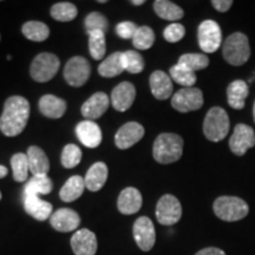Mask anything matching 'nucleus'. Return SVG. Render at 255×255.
<instances>
[{"mask_svg": "<svg viewBox=\"0 0 255 255\" xmlns=\"http://www.w3.org/2000/svg\"><path fill=\"white\" fill-rule=\"evenodd\" d=\"M228 114L220 107L212 108L206 115L203 122V133L209 141L220 142L227 136L229 131Z\"/></svg>", "mask_w": 255, "mask_h": 255, "instance_id": "obj_5", "label": "nucleus"}, {"mask_svg": "<svg viewBox=\"0 0 255 255\" xmlns=\"http://www.w3.org/2000/svg\"><path fill=\"white\" fill-rule=\"evenodd\" d=\"M136 98V89L130 82H122L111 92V104L114 109L124 113L131 107Z\"/></svg>", "mask_w": 255, "mask_h": 255, "instance_id": "obj_16", "label": "nucleus"}, {"mask_svg": "<svg viewBox=\"0 0 255 255\" xmlns=\"http://www.w3.org/2000/svg\"><path fill=\"white\" fill-rule=\"evenodd\" d=\"M24 208L28 215L38 221H45L52 215V205L39 196H24Z\"/></svg>", "mask_w": 255, "mask_h": 255, "instance_id": "obj_22", "label": "nucleus"}, {"mask_svg": "<svg viewBox=\"0 0 255 255\" xmlns=\"http://www.w3.org/2000/svg\"><path fill=\"white\" fill-rule=\"evenodd\" d=\"M182 206L177 197L165 194L158 200L156 206V219L163 226H173L181 220Z\"/></svg>", "mask_w": 255, "mask_h": 255, "instance_id": "obj_8", "label": "nucleus"}, {"mask_svg": "<svg viewBox=\"0 0 255 255\" xmlns=\"http://www.w3.org/2000/svg\"><path fill=\"white\" fill-rule=\"evenodd\" d=\"M222 55L231 65H244L251 57V46L247 36L241 32L231 34L223 43Z\"/></svg>", "mask_w": 255, "mask_h": 255, "instance_id": "obj_3", "label": "nucleus"}, {"mask_svg": "<svg viewBox=\"0 0 255 255\" xmlns=\"http://www.w3.org/2000/svg\"><path fill=\"white\" fill-rule=\"evenodd\" d=\"M124 71H126V63H124L123 52L113 53L98 66V73L105 78L116 77Z\"/></svg>", "mask_w": 255, "mask_h": 255, "instance_id": "obj_26", "label": "nucleus"}, {"mask_svg": "<svg viewBox=\"0 0 255 255\" xmlns=\"http://www.w3.org/2000/svg\"><path fill=\"white\" fill-rule=\"evenodd\" d=\"M215 215L226 222H235L245 219L250 213V207L237 196H220L213 205Z\"/></svg>", "mask_w": 255, "mask_h": 255, "instance_id": "obj_4", "label": "nucleus"}, {"mask_svg": "<svg viewBox=\"0 0 255 255\" xmlns=\"http://www.w3.org/2000/svg\"><path fill=\"white\" fill-rule=\"evenodd\" d=\"M98 2H101V4H104V2H107L105 0H98Z\"/></svg>", "mask_w": 255, "mask_h": 255, "instance_id": "obj_47", "label": "nucleus"}, {"mask_svg": "<svg viewBox=\"0 0 255 255\" xmlns=\"http://www.w3.org/2000/svg\"><path fill=\"white\" fill-rule=\"evenodd\" d=\"M253 116H254V122H255V102H254V105H253Z\"/></svg>", "mask_w": 255, "mask_h": 255, "instance_id": "obj_46", "label": "nucleus"}, {"mask_svg": "<svg viewBox=\"0 0 255 255\" xmlns=\"http://www.w3.org/2000/svg\"><path fill=\"white\" fill-rule=\"evenodd\" d=\"M52 188L53 183L49 176H33L24 188V196L47 195Z\"/></svg>", "mask_w": 255, "mask_h": 255, "instance_id": "obj_29", "label": "nucleus"}, {"mask_svg": "<svg viewBox=\"0 0 255 255\" xmlns=\"http://www.w3.org/2000/svg\"><path fill=\"white\" fill-rule=\"evenodd\" d=\"M144 136V128L137 122H128L115 135V143L120 149H129L139 142Z\"/></svg>", "mask_w": 255, "mask_h": 255, "instance_id": "obj_13", "label": "nucleus"}, {"mask_svg": "<svg viewBox=\"0 0 255 255\" xmlns=\"http://www.w3.org/2000/svg\"><path fill=\"white\" fill-rule=\"evenodd\" d=\"M137 28L138 26L132 21H122L116 26V33L117 36L123 38V39H130L135 36Z\"/></svg>", "mask_w": 255, "mask_h": 255, "instance_id": "obj_41", "label": "nucleus"}, {"mask_svg": "<svg viewBox=\"0 0 255 255\" xmlns=\"http://www.w3.org/2000/svg\"><path fill=\"white\" fill-rule=\"evenodd\" d=\"M133 239L137 246L143 252H149L154 247L156 241V232L154 223L146 216H141L133 223L132 228Z\"/></svg>", "mask_w": 255, "mask_h": 255, "instance_id": "obj_12", "label": "nucleus"}, {"mask_svg": "<svg viewBox=\"0 0 255 255\" xmlns=\"http://www.w3.org/2000/svg\"><path fill=\"white\" fill-rule=\"evenodd\" d=\"M154 9L159 18L169 21L180 20L184 15L183 9L169 0H156L154 2Z\"/></svg>", "mask_w": 255, "mask_h": 255, "instance_id": "obj_28", "label": "nucleus"}, {"mask_svg": "<svg viewBox=\"0 0 255 255\" xmlns=\"http://www.w3.org/2000/svg\"><path fill=\"white\" fill-rule=\"evenodd\" d=\"M0 39H1V37H0Z\"/></svg>", "mask_w": 255, "mask_h": 255, "instance_id": "obj_49", "label": "nucleus"}, {"mask_svg": "<svg viewBox=\"0 0 255 255\" xmlns=\"http://www.w3.org/2000/svg\"><path fill=\"white\" fill-rule=\"evenodd\" d=\"M8 174L7 168L4 167V165H0V178H4L6 177V175Z\"/></svg>", "mask_w": 255, "mask_h": 255, "instance_id": "obj_44", "label": "nucleus"}, {"mask_svg": "<svg viewBox=\"0 0 255 255\" xmlns=\"http://www.w3.org/2000/svg\"><path fill=\"white\" fill-rule=\"evenodd\" d=\"M255 145V132L253 128L246 124H238L231 138H229V148L233 154L244 156L248 149Z\"/></svg>", "mask_w": 255, "mask_h": 255, "instance_id": "obj_11", "label": "nucleus"}, {"mask_svg": "<svg viewBox=\"0 0 255 255\" xmlns=\"http://www.w3.org/2000/svg\"><path fill=\"white\" fill-rule=\"evenodd\" d=\"M212 5L214 6V8L219 12H227L229 8L232 7L233 1L232 0H213Z\"/></svg>", "mask_w": 255, "mask_h": 255, "instance_id": "obj_42", "label": "nucleus"}, {"mask_svg": "<svg viewBox=\"0 0 255 255\" xmlns=\"http://www.w3.org/2000/svg\"><path fill=\"white\" fill-rule=\"evenodd\" d=\"M186 34V28H184L183 25L181 24H170L169 26L165 27L163 32L164 39L168 41V43H177L180 41Z\"/></svg>", "mask_w": 255, "mask_h": 255, "instance_id": "obj_40", "label": "nucleus"}, {"mask_svg": "<svg viewBox=\"0 0 255 255\" xmlns=\"http://www.w3.org/2000/svg\"><path fill=\"white\" fill-rule=\"evenodd\" d=\"M108 167L103 162H96L89 168L84 177L85 187L90 191H98L104 187L108 180Z\"/></svg>", "mask_w": 255, "mask_h": 255, "instance_id": "obj_23", "label": "nucleus"}, {"mask_svg": "<svg viewBox=\"0 0 255 255\" xmlns=\"http://www.w3.org/2000/svg\"><path fill=\"white\" fill-rule=\"evenodd\" d=\"M183 152V138L170 132L161 133L156 137L152 155L156 162L161 164L174 163L178 161Z\"/></svg>", "mask_w": 255, "mask_h": 255, "instance_id": "obj_2", "label": "nucleus"}, {"mask_svg": "<svg viewBox=\"0 0 255 255\" xmlns=\"http://www.w3.org/2000/svg\"><path fill=\"white\" fill-rule=\"evenodd\" d=\"M50 223L56 231L69 233L76 231L81 225V216L77 212L70 208H60L52 213Z\"/></svg>", "mask_w": 255, "mask_h": 255, "instance_id": "obj_14", "label": "nucleus"}, {"mask_svg": "<svg viewBox=\"0 0 255 255\" xmlns=\"http://www.w3.org/2000/svg\"><path fill=\"white\" fill-rule=\"evenodd\" d=\"M97 247V238L89 229H79L72 235L71 248L75 255H95Z\"/></svg>", "mask_w": 255, "mask_h": 255, "instance_id": "obj_15", "label": "nucleus"}, {"mask_svg": "<svg viewBox=\"0 0 255 255\" xmlns=\"http://www.w3.org/2000/svg\"><path fill=\"white\" fill-rule=\"evenodd\" d=\"M85 188L84 178L79 175L71 176L66 181L62 189H60L59 196L64 202H72L82 196Z\"/></svg>", "mask_w": 255, "mask_h": 255, "instance_id": "obj_27", "label": "nucleus"}, {"mask_svg": "<svg viewBox=\"0 0 255 255\" xmlns=\"http://www.w3.org/2000/svg\"><path fill=\"white\" fill-rule=\"evenodd\" d=\"M110 104L109 96L105 92H96L82 105V115L89 121L100 119L108 110Z\"/></svg>", "mask_w": 255, "mask_h": 255, "instance_id": "obj_18", "label": "nucleus"}, {"mask_svg": "<svg viewBox=\"0 0 255 255\" xmlns=\"http://www.w3.org/2000/svg\"><path fill=\"white\" fill-rule=\"evenodd\" d=\"M149 83H150L151 94L156 100L165 101L173 94V82L164 71L156 70L152 72L150 78H149Z\"/></svg>", "mask_w": 255, "mask_h": 255, "instance_id": "obj_20", "label": "nucleus"}, {"mask_svg": "<svg viewBox=\"0 0 255 255\" xmlns=\"http://www.w3.org/2000/svg\"><path fill=\"white\" fill-rule=\"evenodd\" d=\"M178 64L195 72L206 69L209 65V58L203 53H186L178 59Z\"/></svg>", "mask_w": 255, "mask_h": 255, "instance_id": "obj_35", "label": "nucleus"}, {"mask_svg": "<svg viewBox=\"0 0 255 255\" xmlns=\"http://www.w3.org/2000/svg\"><path fill=\"white\" fill-rule=\"evenodd\" d=\"M11 167L13 170V180L17 182H25L30 171L27 155L23 152L14 154L11 158Z\"/></svg>", "mask_w": 255, "mask_h": 255, "instance_id": "obj_33", "label": "nucleus"}, {"mask_svg": "<svg viewBox=\"0 0 255 255\" xmlns=\"http://www.w3.org/2000/svg\"><path fill=\"white\" fill-rule=\"evenodd\" d=\"M28 117L30 103L21 96H11L5 101L4 110L0 116V131L7 137L18 136L24 131Z\"/></svg>", "mask_w": 255, "mask_h": 255, "instance_id": "obj_1", "label": "nucleus"}, {"mask_svg": "<svg viewBox=\"0 0 255 255\" xmlns=\"http://www.w3.org/2000/svg\"><path fill=\"white\" fill-rule=\"evenodd\" d=\"M76 135L83 145L87 148H97L102 143V130L97 123L92 121H83L76 127Z\"/></svg>", "mask_w": 255, "mask_h": 255, "instance_id": "obj_17", "label": "nucleus"}, {"mask_svg": "<svg viewBox=\"0 0 255 255\" xmlns=\"http://www.w3.org/2000/svg\"><path fill=\"white\" fill-rule=\"evenodd\" d=\"M60 60L53 53H39L31 64L30 75L33 81L38 83H46L52 79L58 72Z\"/></svg>", "mask_w": 255, "mask_h": 255, "instance_id": "obj_6", "label": "nucleus"}, {"mask_svg": "<svg viewBox=\"0 0 255 255\" xmlns=\"http://www.w3.org/2000/svg\"><path fill=\"white\" fill-rule=\"evenodd\" d=\"M170 73V78L177 84L182 85L183 88H193L196 83V73L190 71L186 66L181 65V64H176V65L171 66L169 70Z\"/></svg>", "mask_w": 255, "mask_h": 255, "instance_id": "obj_31", "label": "nucleus"}, {"mask_svg": "<svg viewBox=\"0 0 255 255\" xmlns=\"http://www.w3.org/2000/svg\"><path fill=\"white\" fill-rule=\"evenodd\" d=\"M195 255H226V253L222 250H220V248L208 247V248H205V250H201L200 252H197Z\"/></svg>", "mask_w": 255, "mask_h": 255, "instance_id": "obj_43", "label": "nucleus"}, {"mask_svg": "<svg viewBox=\"0 0 255 255\" xmlns=\"http://www.w3.org/2000/svg\"><path fill=\"white\" fill-rule=\"evenodd\" d=\"M0 200H1V191H0Z\"/></svg>", "mask_w": 255, "mask_h": 255, "instance_id": "obj_48", "label": "nucleus"}, {"mask_svg": "<svg viewBox=\"0 0 255 255\" xmlns=\"http://www.w3.org/2000/svg\"><path fill=\"white\" fill-rule=\"evenodd\" d=\"M130 2H131L132 5L138 6V5H143L145 1H144V0H131V1H130Z\"/></svg>", "mask_w": 255, "mask_h": 255, "instance_id": "obj_45", "label": "nucleus"}, {"mask_svg": "<svg viewBox=\"0 0 255 255\" xmlns=\"http://www.w3.org/2000/svg\"><path fill=\"white\" fill-rule=\"evenodd\" d=\"M39 110L49 119H60L66 111V103L62 98L53 95H45L39 100Z\"/></svg>", "mask_w": 255, "mask_h": 255, "instance_id": "obj_24", "label": "nucleus"}, {"mask_svg": "<svg viewBox=\"0 0 255 255\" xmlns=\"http://www.w3.org/2000/svg\"><path fill=\"white\" fill-rule=\"evenodd\" d=\"M143 199L138 189L128 187L122 190L117 200V208L124 215H132L142 208Z\"/></svg>", "mask_w": 255, "mask_h": 255, "instance_id": "obj_19", "label": "nucleus"}, {"mask_svg": "<svg viewBox=\"0 0 255 255\" xmlns=\"http://www.w3.org/2000/svg\"><path fill=\"white\" fill-rule=\"evenodd\" d=\"M84 24L88 34L95 31H102L105 33L109 28V21H108L107 17L100 13V12H92V13L88 14L84 20Z\"/></svg>", "mask_w": 255, "mask_h": 255, "instance_id": "obj_38", "label": "nucleus"}, {"mask_svg": "<svg viewBox=\"0 0 255 255\" xmlns=\"http://www.w3.org/2000/svg\"><path fill=\"white\" fill-rule=\"evenodd\" d=\"M124 53V63H126V71L130 73H139L144 69V59L142 55L137 51H126Z\"/></svg>", "mask_w": 255, "mask_h": 255, "instance_id": "obj_39", "label": "nucleus"}, {"mask_svg": "<svg viewBox=\"0 0 255 255\" xmlns=\"http://www.w3.org/2000/svg\"><path fill=\"white\" fill-rule=\"evenodd\" d=\"M23 34L32 41H44L50 36V28L41 21H27L21 27Z\"/></svg>", "mask_w": 255, "mask_h": 255, "instance_id": "obj_30", "label": "nucleus"}, {"mask_svg": "<svg viewBox=\"0 0 255 255\" xmlns=\"http://www.w3.org/2000/svg\"><path fill=\"white\" fill-rule=\"evenodd\" d=\"M91 75V65L87 58L81 56L72 57L64 69V78L71 87H83Z\"/></svg>", "mask_w": 255, "mask_h": 255, "instance_id": "obj_7", "label": "nucleus"}, {"mask_svg": "<svg viewBox=\"0 0 255 255\" xmlns=\"http://www.w3.org/2000/svg\"><path fill=\"white\" fill-rule=\"evenodd\" d=\"M203 94L197 88H183L171 98V105L178 113H190L199 110L203 105Z\"/></svg>", "mask_w": 255, "mask_h": 255, "instance_id": "obj_10", "label": "nucleus"}, {"mask_svg": "<svg viewBox=\"0 0 255 255\" xmlns=\"http://www.w3.org/2000/svg\"><path fill=\"white\" fill-rule=\"evenodd\" d=\"M199 45L203 52L213 53L222 44V31L214 20H205L200 24L197 30Z\"/></svg>", "mask_w": 255, "mask_h": 255, "instance_id": "obj_9", "label": "nucleus"}, {"mask_svg": "<svg viewBox=\"0 0 255 255\" xmlns=\"http://www.w3.org/2000/svg\"><path fill=\"white\" fill-rule=\"evenodd\" d=\"M248 94H250V89H248L246 82L241 81V79L232 82L227 88L228 104L233 109H244Z\"/></svg>", "mask_w": 255, "mask_h": 255, "instance_id": "obj_25", "label": "nucleus"}, {"mask_svg": "<svg viewBox=\"0 0 255 255\" xmlns=\"http://www.w3.org/2000/svg\"><path fill=\"white\" fill-rule=\"evenodd\" d=\"M78 9L72 2H57L51 7V17L58 21H71L77 17Z\"/></svg>", "mask_w": 255, "mask_h": 255, "instance_id": "obj_32", "label": "nucleus"}, {"mask_svg": "<svg viewBox=\"0 0 255 255\" xmlns=\"http://www.w3.org/2000/svg\"><path fill=\"white\" fill-rule=\"evenodd\" d=\"M83 152L78 145L68 144L65 145L62 152V164L64 168L72 169L81 163Z\"/></svg>", "mask_w": 255, "mask_h": 255, "instance_id": "obj_37", "label": "nucleus"}, {"mask_svg": "<svg viewBox=\"0 0 255 255\" xmlns=\"http://www.w3.org/2000/svg\"><path fill=\"white\" fill-rule=\"evenodd\" d=\"M155 33L151 27L139 26L132 38V44L137 50H148L154 45Z\"/></svg>", "mask_w": 255, "mask_h": 255, "instance_id": "obj_36", "label": "nucleus"}, {"mask_svg": "<svg viewBox=\"0 0 255 255\" xmlns=\"http://www.w3.org/2000/svg\"><path fill=\"white\" fill-rule=\"evenodd\" d=\"M89 50L90 55L94 59L101 60L107 51V44H105V33L102 31H95L89 33Z\"/></svg>", "mask_w": 255, "mask_h": 255, "instance_id": "obj_34", "label": "nucleus"}, {"mask_svg": "<svg viewBox=\"0 0 255 255\" xmlns=\"http://www.w3.org/2000/svg\"><path fill=\"white\" fill-rule=\"evenodd\" d=\"M26 155L28 167L33 176H46L50 170V161L43 149L37 145H31L27 149Z\"/></svg>", "mask_w": 255, "mask_h": 255, "instance_id": "obj_21", "label": "nucleus"}]
</instances>
